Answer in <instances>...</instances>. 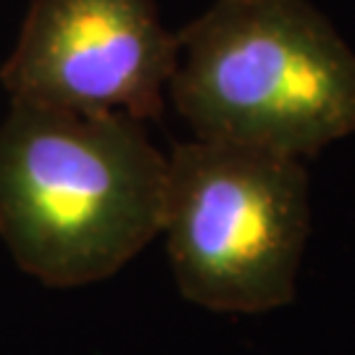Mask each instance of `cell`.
<instances>
[{
	"mask_svg": "<svg viewBox=\"0 0 355 355\" xmlns=\"http://www.w3.org/2000/svg\"><path fill=\"white\" fill-rule=\"evenodd\" d=\"M161 234L184 300L214 313L290 305L311 234L303 161L200 137L179 142Z\"/></svg>",
	"mask_w": 355,
	"mask_h": 355,
	"instance_id": "3957f363",
	"label": "cell"
},
{
	"mask_svg": "<svg viewBox=\"0 0 355 355\" xmlns=\"http://www.w3.org/2000/svg\"><path fill=\"white\" fill-rule=\"evenodd\" d=\"M177 37L195 137L303 161L355 135V51L308 0H214Z\"/></svg>",
	"mask_w": 355,
	"mask_h": 355,
	"instance_id": "7a4b0ae2",
	"label": "cell"
},
{
	"mask_svg": "<svg viewBox=\"0 0 355 355\" xmlns=\"http://www.w3.org/2000/svg\"><path fill=\"white\" fill-rule=\"evenodd\" d=\"M177 61L155 0H32L0 85L19 103L155 121Z\"/></svg>",
	"mask_w": 355,
	"mask_h": 355,
	"instance_id": "277c9868",
	"label": "cell"
},
{
	"mask_svg": "<svg viewBox=\"0 0 355 355\" xmlns=\"http://www.w3.org/2000/svg\"><path fill=\"white\" fill-rule=\"evenodd\" d=\"M168 155L145 121L11 101L0 124V240L53 290L95 284L164 229Z\"/></svg>",
	"mask_w": 355,
	"mask_h": 355,
	"instance_id": "6da1fadb",
	"label": "cell"
}]
</instances>
